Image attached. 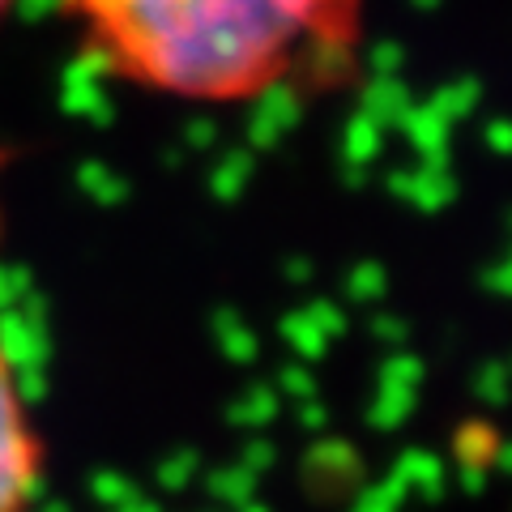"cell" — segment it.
Returning a JSON list of instances; mask_svg holds the SVG:
<instances>
[{"label": "cell", "instance_id": "obj_1", "mask_svg": "<svg viewBox=\"0 0 512 512\" xmlns=\"http://www.w3.org/2000/svg\"><path fill=\"white\" fill-rule=\"evenodd\" d=\"M90 22L77 56L86 82L133 73L175 94L261 86L286 47L338 0H52Z\"/></svg>", "mask_w": 512, "mask_h": 512}, {"label": "cell", "instance_id": "obj_2", "mask_svg": "<svg viewBox=\"0 0 512 512\" xmlns=\"http://www.w3.org/2000/svg\"><path fill=\"white\" fill-rule=\"evenodd\" d=\"M26 376L13 333L0 320V512H47L43 444L30 427L39 384Z\"/></svg>", "mask_w": 512, "mask_h": 512}, {"label": "cell", "instance_id": "obj_3", "mask_svg": "<svg viewBox=\"0 0 512 512\" xmlns=\"http://www.w3.org/2000/svg\"><path fill=\"white\" fill-rule=\"evenodd\" d=\"M303 116L299 90L291 82H265L248 116V150H274Z\"/></svg>", "mask_w": 512, "mask_h": 512}, {"label": "cell", "instance_id": "obj_4", "mask_svg": "<svg viewBox=\"0 0 512 512\" xmlns=\"http://www.w3.org/2000/svg\"><path fill=\"white\" fill-rule=\"evenodd\" d=\"M397 495H423V500H440L444 495V461L436 453H427V448H406L402 457L393 461L389 478H384Z\"/></svg>", "mask_w": 512, "mask_h": 512}, {"label": "cell", "instance_id": "obj_5", "mask_svg": "<svg viewBox=\"0 0 512 512\" xmlns=\"http://www.w3.org/2000/svg\"><path fill=\"white\" fill-rule=\"evenodd\" d=\"M397 128H402L406 141L419 150L423 163H448V141H453L448 133H453V124L440 120L427 103H410L406 116L397 120Z\"/></svg>", "mask_w": 512, "mask_h": 512}, {"label": "cell", "instance_id": "obj_6", "mask_svg": "<svg viewBox=\"0 0 512 512\" xmlns=\"http://www.w3.org/2000/svg\"><path fill=\"white\" fill-rule=\"evenodd\" d=\"M303 474L320 478V483H350V478H359V453L350 448L346 440H320L308 448V457H303Z\"/></svg>", "mask_w": 512, "mask_h": 512}, {"label": "cell", "instance_id": "obj_7", "mask_svg": "<svg viewBox=\"0 0 512 512\" xmlns=\"http://www.w3.org/2000/svg\"><path fill=\"white\" fill-rule=\"evenodd\" d=\"M453 201H457V180H453V167L448 163H419L410 171L406 205H419V210L436 214V210H448Z\"/></svg>", "mask_w": 512, "mask_h": 512}, {"label": "cell", "instance_id": "obj_8", "mask_svg": "<svg viewBox=\"0 0 512 512\" xmlns=\"http://www.w3.org/2000/svg\"><path fill=\"white\" fill-rule=\"evenodd\" d=\"M410 90L402 86V77H372L363 86V103H359V116H367L380 128H397V120L406 116L410 107Z\"/></svg>", "mask_w": 512, "mask_h": 512}, {"label": "cell", "instance_id": "obj_9", "mask_svg": "<svg viewBox=\"0 0 512 512\" xmlns=\"http://www.w3.org/2000/svg\"><path fill=\"white\" fill-rule=\"evenodd\" d=\"M478 99H483V86H478V77H453V82H444L436 94H431L427 107L436 111L440 120L457 124V120H466L470 111L478 107Z\"/></svg>", "mask_w": 512, "mask_h": 512}, {"label": "cell", "instance_id": "obj_10", "mask_svg": "<svg viewBox=\"0 0 512 512\" xmlns=\"http://www.w3.org/2000/svg\"><path fill=\"white\" fill-rule=\"evenodd\" d=\"M384 150V128L372 124L367 116H355L346 124V133H342V158H346V167H372L376 158Z\"/></svg>", "mask_w": 512, "mask_h": 512}, {"label": "cell", "instance_id": "obj_11", "mask_svg": "<svg viewBox=\"0 0 512 512\" xmlns=\"http://www.w3.org/2000/svg\"><path fill=\"white\" fill-rule=\"evenodd\" d=\"M278 410H282V397H278L274 384H252V389L239 393V402L231 406V423L261 431L278 419Z\"/></svg>", "mask_w": 512, "mask_h": 512}, {"label": "cell", "instance_id": "obj_12", "mask_svg": "<svg viewBox=\"0 0 512 512\" xmlns=\"http://www.w3.org/2000/svg\"><path fill=\"white\" fill-rule=\"evenodd\" d=\"M252 171H256L252 150H231L218 163V171L210 175V192L218 201H239L248 192V184H252Z\"/></svg>", "mask_w": 512, "mask_h": 512}, {"label": "cell", "instance_id": "obj_13", "mask_svg": "<svg viewBox=\"0 0 512 512\" xmlns=\"http://www.w3.org/2000/svg\"><path fill=\"white\" fill-rule=\"evenodd\" d=\"M414 402H419L414 389H384V384H376V397L367 406V423L376 431H397L414 414Z\"/></svg>", "mask_w": 512, "mask_h": 512}, {"label": "cell", "instance_id": "obj_14", "mask_svg": "<svg viewBox=\"0 0 512 512\" xmlns=\"http://www.w3.org/2000/svg\"><path fill=\"white\" fill-rule=\"evenodd\" d=\"M214 333H218L222 350H227V359H235V363H252L256 350H261L256 333L248 329V320L239 316L235 308H222V312L214 316Z\"/></svg>", "mask_w": 512, "mask_h": 512}, {"label": "cell", "instance_id": "obj_15", "mask_svg": "<svg viewBox=\"0 0 512 512\" xmlns=\"http://www.w3.org/2000/svg\"><path fill=\"white\" fill-rule=\"evenodd\" d=\"M384 291H389V274H384L380 261H363L346 274V299L359 303V308H376Z\"/></svg>", "mask_w": 512, "mask_h": 512}, {"label": "cell", "instance_id": "obj_16", "mask_svg": "<svg viewBox=\"0 0 512 512\" xmlns=\"http://www.w3.org/2000/svg\"><path fill=\"white\" fill-rule=\"evenodd\" d=\"M282 338L291 342V350L299 359H308V363H316V359H325V350H329V342H325V333H320L308 316H303V308L299 312H291L282 320Z\"/></svg>", "mask_w": 512, "mask_h": 512}, {"label": "cell", "instance_id": "obj_17", "mask_svg": "<svg viewBox=\"0 0 512 512\" xmlns=\"http://www.w3.org/2000/svg\"><path fill=\"white\" fill-rule=\"evenodd\" d=\"M457 461L461 466H487L491 470V457H495V444H500V436L487 427V423H466L457 431Z\"/></svg>", "mask_w": 512, "mask_h": 512}, {"label": "cell", "instance_id": "obj_18", "mask_svg": "<svg viewBox=\"0 0 512 512\" xmlns=\"http://www.w3.org/2000/svg\"><path fill=\"white\" fill-rule=\"evenodd\" d=\"M423 372H427V367H423L419 355H410V350H393V355L380 363L376 384H384V389H414V393H419Z\"/></svg>", "mask_w": 512, "mask_h": 512}, {"label": "cell", "instance_id": "obj_19", "mask_svg": "<svg viewBox=\"0 0 512 512\" xmlns=\"http://www.w3.org/2000/svg\"><path fill=\"white\" fill-rule=\"evenodd\" d=\"M470 384H474L478 402H487V406H504L508 397H512V376H508L504 359H487V363L474 372Z\"/></svg>", "mask_w": 512, "mask_h": 512}, {"label": "cell", "instance_id": "obj_20", "mask_svg": "<svg viewBox=\"0 0 512 512\" xmlns=\"http://www.w3.org/2000/svg\"><path fill=\"white\" fill-rule=\"evenodd\" d=\"M210 491H214V500L239 508V504H248L256 495V474H248L244 466H227V470L210 474Z\"/></svg>", "mask_w": 512, "mask_h": 512}, {"label": "cell", "instance_id": "obj_21", "mask_svg": "<svg viewBox=\"0 0 512 512\" xmlns=\"http://www.w3.org/2000/svg\"><path fill=\"white\" fill-rule=\"evenodd\" d=\"M346 47H342V39L338 35H316V43H312V52H308V64L320 73V77H338V73H346Z\"/></svg>", "mask_w": 512, "mask_h": 512}, {"label": "cell", "instance_id": "obj_22", "mask_svg": "<svg viewBox=\"0 0 512 512\" xmlns=\"http://www.w3.org/2000/svg\"><path fill=\"white\" fill-rule=\"evenodd\" d=\"M402 495H397L389 483H367L359 495H355V504H350V512H402Z\"/></svg>", "mask_w": 512, "mask_h": 512}, {"label": "cell", "instance_id": "obj_23", "mask_svg": "<svg viewBox=\"0 0 512 512\" xmlns=\"http://www.w3.org/2000/svg\"><path fill=\"white\" fill-rule=\"evenodd\" d=\"M367 64H372V77H397L406 69V47L397 39H380L372 52H367Z\"/></svg>", "mask_w": 512, "mask_h": 512}, {"label": "cell", "instance_id": "obj_24", "mask_svg": "<svg viewBox=\"0 0 512 512\" xmlns=\"http://www.w3.org/2000/svg\"><path fill=\"white\" fill-rule=\"evenodd\" d=\"M303 316H308L312 325L325 333V342H333V338H342V333H346V312L338 308V303H329V299L308 303V308H303Z\"/></svg>", "mask_w": 512, "mask_h": 512}, {"label": "cell", "instance_id": "obj_25", "mask_svg": "<svg viewBox=\"0 0 512 512\" xmlns=\"http://www.w3.org/2000/svg\"><path fill=\"white\" fill-rule=\"evenodd\" d=\"M278 397H295V402H308L316 397V376L303 363H291L278 372Z\"/></svg>", "mask_w": 512, "mask_h": 512}, {"label": "cell", "instance_id": "obj_26", "mask_svg": "<svg viewBox=\"0 0 512 512\" xmlns=\"http://www.w3.org/2000/svg\"><path fill=\"white\" fill-rule=\"evenodd\" d=\"M372 338L376 342H384V346H402V342H410V325L402 316H393V312H384V308H376L372 312Z\"/></svg>", "mask_w": 512, "mask_h": 512}, {"label": "cell", "instance_id": "obj_27", "mask_svg": "<svg viewBox=\"0 0 512 512\" xmlns=\"http://www.w3.org/2000/svg\"><path fill=\"white\" fill-rule=\"evenodd\" d=\"M274 461H278V448L269 444V440H261V436L248 440L244 453H239V466H244L248 474H256V478H261L265 470H274Z\"/></svg>", "mask_w": 512, "mask_h": 512}, {"label": "cell", "instance_id": "obj_28", "mask_svg": "<svg viewBox=\"0 0 512 512\" xmlns=\"http://www.w3.org/2000/svg\"><path fill=\"white\" fill-rule=\"evenodd\" d=\"M483 286H487L491 295L512 299V244H508V252H504V261H495V265L483 269Z\"/></svg>", "mask_w": 512, "mask_h": 512}, {"label": "cell", "instance_id": "obj_29", "mask_svg": "<svg viewBox=\"0 0 512 512\" xmlns=\"http://www.w3.org/2000/svg\"><path fill=\"white\" fill-rule=\"evenodd\" d=\"M299 427H308V431H325V427H329V410L320 406V397H308V402H299Z\"/></svg>", "mask_w": 512, "mask_h": 512}, {"label": "cell", "instance_id": "obj_30", "mask_svg": "<svg viewBox=\"0 0 512 512\" xmlns=\"http://www.w3.org/2000/svg\"><path fill=\"white\" fill-rule=\"evenodd\" d=\"M214 141H218V124H214V120H201V116H197V120L188 124V146H192V150H210Z\"/></svg>", "mask_w": 512, "mask_h": 512}, {"label": "cell", "instance_id": "obj_31", "mask_svg": "<svg viewBox=\"0 0 512 512\" xmlns=\"http://www.w3.org/2000/svg\"><path fill=\"white\" fill-rule=\"evenodd\" d=\"M483 137L495 154H512V120H491Z\"/></svg>", "mask_w": 512, "mask_h": 512}, {"label": "cell", "instance_id": "obj_32", "mask_svg": "<svg viewBox=\"0 0 512 512\" xmlns=\"http://www.w3.org/2000/svg\"><path fill=\"white\" fill-rule=\"evenodd\" d=\"M282 269H286V282H291V286H303V282L316 278V265L308 261V256H291Z\"/></svg>", "mask_w": 512, "mask_h": 512}, {"label": "cell", "instance_id": "obj_33", "mask_svg": "<svg viewBox=\"0 0 512 512\" xmlns=\"http://www.w3.org/2000/svg\"><path fill=\"white\" fill-rule=\"evenodd\" d=\"M461 491L466 495H478V491H487V466H461Z\"/></svg>", "mask_w": 512, "mask_h": 512}, {"label": "cell", "instance_id": "obj_34", "mask_svg": "<svg viewBox=\"0 0 512 512\" xmlns=\"http://www.w3.org/2000/svg\"><path fill=\"white\" fill-rule=\"evenodd\" d=\"M192 470H197V457H192V453H184L180 461H175V466H167V478H163V483H171V487H180V483H184V478H188Z\"/></svg>", "mask_w": 512, "mask_h": 512}, {"label": "cell", "instance_id": "obj_35", "mask_svg": "<svg viewBox=\"0 0 512 512\" xmlns=\"http://www.w3.org/2000/svg\"><path fill=\"white\" fill-rule=\"evenodd\" d=\"M491 466H500L504 474H512V444H495V457H491Z\"/></svg>", "mask_w": 512, "mask_h": 512}, {"label": "cell", "instance_id": "obj_36", "mask_svg": "<svg viewBox=\"0 0 512 512\" xmlns=\"http://www.w3.org/2000/svg\"><path fill=\"white\" fill-rule=\"evenodd\" d=\"M410 5H414V9H423V13H431V9H440L444 0H410Z\"/></svg>", "mask_w": 512, "mask_h": 512}, {"label": "cell", "instance_id": "obj_37", "mask_svg": "<svg viewBox=\"0 0 512 512\" xmlns=\"http://www.w3.org/2000/svg\"><path fill=\"white\" fill-rule=\"evenodd\" d=\"M239 512H269L265 504H256V500H248V504H239Z\"/></svg>", "mask_w": 512, "mask_h": 512}, {"label": "cell", "instance_id": "obj_38", "mask_svg": "<svg viewBox=\"0 0 512 512\" xmlns=\"http://www.w3.org/2000/svg\"><path fill=\"white\" fill-rule=\"evenodd\" d=\"M13 5H22V0H0V18H5V13H9Z\"/></svg>", "mask_w": 512, "mask_h": 512}, {"label": "cell", "instance_id": "obj_39", "mask_svg": "<svg viewBox=\"0 0 512 512\" xmlns=\"http://www.w3.org/2000/svg\"><path fill=\"white\" fill-rule=\"evenodd\" d=\"M504 367H508V376H512V359H508V363H504Z\"/></svg>", "mask_w": 512, "mask_h": 512}, {"label": "cell", "instance_id": "obj_40", "mask_svg": "<svg viewBox=\"0 0 512 512\" xmlns=\"http://www.w3.org/2000/svg\"><path fill=\"white\" fill-rule=\"evenodd\" d=\"M508 231H512V214H508Z\"/></svg>", "mask_w": 512, "mask_h": 512}]
</instances>
